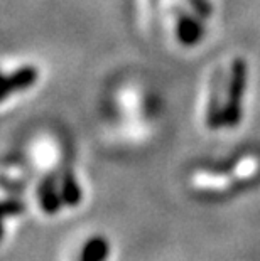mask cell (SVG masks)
Returning a JSON list of instances; mask_svg holds the SVG:
<instances>
[{"label": "cell", "instance_id": "obj_4", "mask_svg": "<svg viewBox=\"0 0 260 261\" xmlns=\"http://www.w3.org/2000/svg\"><path fill=\"white\" fill-rule=\"evenodd\" d=\"M37 197H39V205L42 211L49 216L56 214L61 209V204H63V197L58 196L56 184H54V179L51 175L44 177L41 180L39 187H37Z\"/></svg>", "mask_w": 260, "mask_h": 261}, {"label": "cell", "instance_id": "obj_6", "mask_svg": "<svg viewBox=\"0 0 260 261\" xmlns=\"http://www.w3.org/2000/svg\"><path fill=\"white\" fill-rule=\"evenodd\" d=\"M61 197L63 202L69 207H76L81 202V189L78 186V182L75 179V174L71 167H66L63 170V180H61Z\"/></svg>", "mask_w": 260, "mask_h": 261}, {"label": "cell", "instance_id": "obj_2", "mask_svg": "<svg viewBox=\"0 0 260 261\" xmlns=\"http://www.w3.org/2000/svg\"><path fill=\"white\" fill-rule=\"evenodd\" d=\"M39 80V69L36 66H20L12 73L5 74L2 81V99H7L10 94L29 90Z\"/></svg>", "mask_w": 260, "mask_h": 261}, {"label": "cell", "instance_id": "obj_1", "mask_svg": "<svg viewBox=\"0 0 260 261\" xmlns=\"http://www.w3.org/2000/svg\"><path fill=\"white\" fill-rule=\"evenodd\" d=\"M248 66L243 58L233 59L230 66V81L225 101V125L233 128L242 120V98L247 90Z\"/></svg>", "mask_w": 260, "mask_h": 261}, {"label": "cell", "instance_id": "obj_3", "mask_svg": "<svg viewBox=\"0 0 260 261\" xmlns=\"http://www.w3.org/2000/svg\"><path fill=\"white\" fill-rule=\"evenodd\" d=\"M178 10V22H176V32H178V39L184 46H195L201 41L203 36V27L198 24L196 19H193L190 14L182 12L181 9Z\"/></svg>", "mask_w": 260, "mask_h": 261}, {"label": "cell", "instance_id": "obj_5", "mask_svg": "<svg viewBox=\"0 0 260 261\" xmlns=\"http://www.w3.org/2000/svg\"><path fill=\"white\" fill-rule=\"evenodd\" d=\"M108 256L110 243L103 236H93L83 244L78 261H107Z\"/></svg>", "mask_w": 260, "mask_h": 261}, {"label": "cell", "instance_id": "obj_7", "mask_svg": "<svg viewBox=\"0 0 260 261\" xmlns=\"http://www.w3.org/2000/svg\"><path fill=\"white\" fill-rule=\"evenodd\" d=\"M206 125L211 130H217L221 125H225V107H221L220 103L218 88H213L211 96H209L206 108Z\"/></svg>", "mask_w": 260, "mask_h": 261}, {"label": "cell", "instance_id": "obj_9", "mask_svg": "<svg viewBox=\"0 0 260 261\" xmlns=\"http://www.w3.org/2000/svg\"><path fill=\"white\" fill-rule=\"evenodd\" d=\"M190 5L193 9H195V12L200 15V17L206 19L211 15V4L208 2V0H187Z\"/></svg>", "mask_w": 260, "mask_h": 261}, {"label": "cell", "instance_id": "obj_8", "mask_svg": "<svg viewBox=\"0 0 260 261\" xmlns=\"http://www.w3.org/2000/svg\"><path fill=\"white\" fill-rule=\"evenodd\" d=\"M26 205L22 204L19 199H4L2 202V211H4V216H20L22 213H24Z\"/></svg>", "mask_w": 260, "mask_h": 261}]
</instances>
